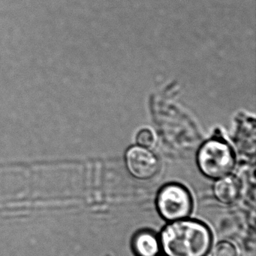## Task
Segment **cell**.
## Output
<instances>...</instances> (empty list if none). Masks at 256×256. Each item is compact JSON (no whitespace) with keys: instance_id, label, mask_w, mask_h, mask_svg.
Instances as JSON below:
<instances>
[{"instance_id":"cell-8","label":"cell","mask_w":256,"mask_h":256,"mask_svg":"<svg viewBox=\"0 0 256 256\" xmlns=\"http://www.w3.org/2000/svg\"><path fill=\"white\" fill-rule=\"evenodd\" d=\"M136 141L141 147H150L154 142V136L149 129H142L137 134Z\"/></svg>"},{"instance_id":"cell-3","label":"cell","mask_w":256,"mask_h":256,"mask_svg":"<svg viewBox=\"0 0 256 256\" xmlns=\"http://www.w3.org/2000/svg\"><path fill=\"white\" fill-rule=\"evenodd\" d=\"M156 207L159 214L166 220H180L190 214L192 197L185 186L179 184H169L159 191Z\"/></svg>"},{"instance_id":"cell-6","label":"cell","mask_w":256,"mask_h":256,"mask_svg":"<svg viewBox=\"0 0 256 256\" xmlns=\"http://www.w3.org/2000/svg\"><path fill=\"white\" fill-rule=\"evenodd\" d=\"M132 248L137 256H156L159 252V242L153 233L141 232L134 238Z\"/></svg>"},{"instance_id":"cell-5","label":"cell","mask_w":256,"mask_h":256,"mask_svg":"<svg viewBox=\"0 0 256 256\" xmlns=\"http://www.w3.org/2000/svg\"><path fill=\"white\" fill-rule=\"evenodd\" d=\"M240 192L238 182L233 177L225 176L219 179L214 186L216 200L222 204H228L237 200Z\"/></svg>"},{"instance_id":"cell-1","label":"cell","mask_w":256,"mask_h":256,"mask_svg":"<svg viewBox=\"0 0 256 256\" xmlns=\"http://www.w3.org/2000/svg\"><path fill=\"white\" fill-rule=\"evenodd\" d=\"M160 243L166 256H205L211 246L212 236L203 222L180 220L164 228Z\"/></svg>"},{"instance_id":"cell-4","label":"cell","mask_w":256,"mask_h":256,"mask_svg":"<svg viewBox=\"0 0 256 256\" xmlns=\"http://www.w3.org/2000/svg\"><path fill=\"white\" fill-rule=\"evenodd\" d=\"M126 166L132 176L140 180H148L159 171V162L147 148L131 147L126 152Z\"/></svg>"},{"instance_id":"cell-7","label":"cell","mask_w":256,"mask_h":256,"mask_svg":"<svg viewBox=\"0 0 256 256\" xmlns=\"http://www.w3.org/2000/svg\"><path fill=\"white\" fill-rule=\"evenodd\" d=\"M213 256H238L237 248L228 242H222L216 244Z\"/></svg>"},{"instance_id":"cell-2","label":"cell","mask_w":256,"mask_h":256,"mask_svg":"<svg viewBox=\"0 0 256 256\" xmlns=\"http://www.w3.org/2000/svg\"><path fill=\"white\" fill-rule=\"evenodd\" d=\"M234 164V156L229 144L220 138L206 142L198 154V165L203 174L213 179L228 176Z\"/></svg>"}]
</instances>
